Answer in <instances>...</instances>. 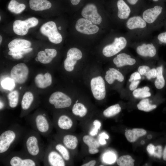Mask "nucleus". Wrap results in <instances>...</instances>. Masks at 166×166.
<instances>
[{
	"instance_id": "obj_25",
	"label": "nucleus",
	"mask_w": 166,
	"mask_h": 166,
	"mask_svg": "<svg viewBox=\"0 0 166 166\" xmlns=\"http://www.w3.org/2000/svg\"><path fill=\"white\" fill-rule=\"evenodd\" d=\"M82 140L84 143L88 146V151L90 154L93 155L99 152L98 148L100 144L97 140L89 135L84 136Z\"/></svg>"
},
{
	"instance_id": "obj_49",
	"label": "nucleus",
	"mask_w": 166,
	"mask_h": 166,
	"mask_svg": "<svg viewBox=\"0 0 166 166\" xmlns=\"http://www.w3.org/2000/svg\"><path fill=\"white\" fill-rule=\"evenodd\" d=\"M157 39L160 42L166 43V31L160 34L157 36Z\"/></svg>"
},
{
	"instance_id": "obj_44",
	"label": "nucleus",
	"mask_w": 166,
	"mask_h": 166,
	"mask_svg": "<svg viewBox=\"0 0 166 166\" xmlns=\"http://www.w3.org/2000/svg\"><path fill=\"white\" fill-rule=\"evenodd\" d=\"M145 76L149 80L156 77V69L153 68L150 69L146 73Z\"/></svg>"
},
{
	"instance_id": "obj_52",
	"label": "nucleus",
	"mask_w": 166,
	"mask_h": 166,
	"mask_svg": "<svg viewBox=\"0 0 166 166\" xmlns=\"http://www.w3.org/2000/svg\"><path fill=\"white\" fill-rule=\"evenodd\" d=\"M11 81L10 80H9L8 79H7L6 80H5L4 81V86L6 88H7V89H9V86L10 87V88L11 87H13L12 86H11Z\"/></svg>"
},
{
	"instance_id": "obj_54",
	"label": "nucleus",
	"mask_w": 166,
	"mask_h": 166,
	"mask_svg": "<svg viewBox=\"0 0 166 166\" xmlns=\"http://www.w3.org/2000/svg\"><path fill=\"white\" fill-rule=\"evenodd\" d=\"M138 0H127L128 2L132 5H134L136 3Z\"/></svg>"
},
{
	"instance_id": "obj_29",
	"label": "nucleus",
	"mask_w": 166,
	"mask_h": 166,
	"mask_svg": "<svg viewBox=\"0 0 166 166\" xmlns=\"http://www.w3.org/2000/svg\"><path fill=\"white\" fill-rule=\"evenodd\" d=\"M117 6L118 10V17L121 19H127L131 13V10L129 6L124 0H118L117 2Z\"/></svg>"
},
{
	"instance_id": "obj_31",
	"label": "nucleus",
	"mask_w": 166,
	"mask_h": 166,
	"mask_svg": "<svg viewBox=\"0 0 166 166\" xmlns=\"http://www.w3.org/2000/svg\"><path fill=\"white\" fill-rule=\"evenodd\" d=\"M87 109L83 104L77 102L73 105L72 112L73 114L80 117L85 116L87 113Z\"/></svg>"
},
{
	"instance_id": "obj_38",
	"label": "nucleus",
	"mask_w": 166,
	"mask_h": 166,
	"mask_svg": "<svg viewBox=\"0 0 166 166\" xmlns=\"http://www.w3.org/2000/svg\"><path fill=\"white\" fill-rule=\"evenodd\" d=\"M33 50L32 48L29 47L18 51H10L8 54L11 56L14 59L19 60L23 57L24 55L31 52Z\"/></svg>"
},
{
	"instance_id": "obj_47",
	"label": "nucleus",
	"mask_w": 166,
	"mask_h": 166,
	"mask_svg": "<svg viewBox=\"0 0 166 166\" xmlns=\"http://www.w3.org/2000/svg\"><path fill=\"white\" fill-rule=\"evenodd\" d=\"M44 51L49 56L52 58L55 57L57 54V51L54 49L47 48Z\"/></svg>"
},
{
	"instance_id": "obj_30",
	"label": "nucleus",
	"mask_w": 166,
	"mask_h": 166,
	"mask_svg": "<svg viewBox=\"0 0 166 166\" xmlns=\"http://www.w3.org/2000/svg\"><path fill=\"white\" fill-rule=\"evenodd\" d=\"M26 6L24 3H20L17 0H11L8 6V10L12 13L19 14L26 9Z\"/></svg>"
},
{
	"instance_id": "obj_21",
	"label": "nucleus",
	"mask_w": 166,
	"mask_h": 166,
	"mask_svg": "<svg viewBox=\"0 0 166 166\" xmlns=\"http://www.w3.org/2000/svg\"><path fill=\"white\" fill-rule=\"evenodd\" d=\"M113 62L117 67H121L126 65H132L136 62V60L126 53L119 54L113 59Z\"/></svg>"
},
{
	"instance_id": "obj_2",
	"label": "nucleus",
	"mask_w": 166,
	"mask_h": 166,
	"mask_svg": "<svg viewBox=\"0 0 166 166\" xmlns=\"http://www.w3.org/2000/svg\"><path fill=\"white\" fill-rule=\"evenodd\" d=\"M40 135L35 130H26L22 140L23 150L31 157L42 161L46 147Z\"/></svg>"
},
{
	"instance_id": "obj_3",
	"label": "nucleus",
	"mask_w": 166,
	"mask_h": 166,
	"mask_svg": "<svg viewBox=\"0 0 166 166\" xmlns=\"http://www.w3.org/2000/svg\"><path fill=\"white\" fill-rule=\"evenodd\" d=\"M25 117L26 121L32 129L45 137L48 138L50 136L53 124L45 112L38 110Z\"/></svg>"
},
{
	"instance_id": "obj_59",
	"label": "nucleus",
	"mask_w": 166,
	"mask_h": 166,
	"mask_svg": "<svg viewBox=\"0 0 166 166\" xmlns=\"http://www.w3.org/2000/svg\"><path fill=\"white\" fill-rule=\"evenodd\" d=\"M61 27L60 26L58 27V29L59 30H61Z\"/></svg>"
},
{
	"instance_id": "obj_8",
	"label": "nucleus",
	"mask_w": 166,
	"mask_h": 166,
	"mask_svg": "<svg viewBox=\"0 0 166 166\" xmlns=\"http://www.w3.org/2000/svg\"><path fill=\"white\" fill-rule=\"evenodd\" d=\"M41 33L48 38L49 41L54 44L60 43L62 37L58 31L56 23L52 21L47 22L43 24L40 28Z\"/></svg>"
},
{
	"instance_id": "obj_9",
	"label": "nucleus",
	"mask_w": 166,
	"mask_h": 166,
	"mask_svg": "<svg viewBox=\"0 0 166 166\" xmlns=\"http://www.w3.org/2000/svg\"><path fill=\"white\" fill-rule=\"evenodd\" d=\"M38 23V20L36 18L31 17L26 20H15L13 24V30L14 33L20 36L26 35L29 30L34 27Z\"/></svg>"
},
{
	"instance_id": "obj_51",
	"label": "nucleus",
	"mask_w": 166,
	"mask_h": 166,
	"mask_svg": "<svg viewBox=\"0 0 166 166\" xmlns=\"http://www.w3.org/2000/svg\"><path fill=\"white\" fill-rule=\"evenodd\" d=\"M97 162L95 160H92L88 162L82 164V166H94L96 164Z\"/></svg>"
},
{
	"instance_id": "obj_53",
	"label": "nucleus",
	"mask_w": 166,
	"mask_h": 166,
	"mask_svg": "<svg viewBox=\"0 0 166 166\" xmlns=\"http://www.w3.org/2000/svg\"><path fill=\"white\" fill-rule=\"evenodd\" d=\"M81 0H70L71 4L73 6L78 5L81 2Z\"/></svg>"
},
{
	"instance_id": "obj_14",
	"label": "nucleus",
	"mask_w": 166,
	"mask_h": 166,
	"mask_svg": "<svg viewBox=\"0 0 166 166\" xmlns=\"http://www.w3.org/2000/svg\"><path fill=\"white\" fill-rule=\"evenodd\" d=\"M52 137L62 144L69 151L75 150L78 144V139L74 135L66 132H58Z\"/></svg>"
},
{
	"instance_id": "obj_22",
	"label": "nucleus",
	"mask_w": 166,
	"mask_h": 166,
	"mask_svg": "<svg viewBox=\"0 0 166 166\" xmlns=\"http://www.w3.org/2000/svg\"><path fill=\"white\" fill-rule=\"evenodd\" d=\"M30 8L35 11H41L50 9L52 6L51 2L49 0H29Z\"/></svg>"
},
{
	"instance_id": "obj_37",
	"label": "nucleus",
	"mask_w": 166,
	"mask_h": 166,
	"mask_svg": "<svg viewBox=\"0 0 166 166\" xmlns=\"http://www.w3.org/2000/svg\"><path fill=\"white\" fill-rule=\"evenodd\" d=\"M134 161L130 156L126 155L120 156L117 159V162L120 166H133Z\"/></svg>"
},
{
	"instance_id": "obj_58",
	"label": "nucleus",
	"mask_w": 166,
	"mask_h": 166,
	"mask_svg": "<svg viewBox=\"0 0 166 166\" xmlns=\"http://www.w3.org/2000/svg\"><path fill=\"white\" fill-rule=\"evenodd\" d=\"M144 140H142L140 142L141 144L142 145L144 144Z\"/></svg>"
},
{
	"instance_id": "obj_5",
	"label": "nucleus",
	"mask_w": 166,
	"mask_h": 166,
	"mask_svg": "<svg viewBox=\"0 0 166 166\" xmlns=\"http://www.w3.org/2000/svg\"><path fill=\"white\" fill-rule=\"evenodd\" d=\"M45 166H65L67 163L50 144L46 147L42 161Z\"/></svg>"
},
{
	"instance_id": "obj_20",
	"label": "nucleus",
	"mask_w": 166,
	"mask_h": 166,
	"mask_svg": "<svg viewBox=\"0 0 166 166\" xmlns=\"http://www.w3.org/2000/svg\"><path fill=\"white\" fill-rule=\"evenodd\" d=\"M52 77L48 72L44 74L39 73L36 75L34 82L36 86L41 89H45L50 86L52 83Z\"/></svg>"
},
{
	"instance_id": "obj_46",
	"label": "nucleus",
	"mask_w": 166,
	"mask_h": 166,
	"mask_svg": "<svg viewBox=\"0 0 166 166\" xmlns=\"http://www.w3.org/2000/svg\"><path fill=\"white\" fill-rule=\"evenodd\" d=\"M109 138L108 135L105 132H103L100 135L99 142L101 145H105L106 144L105 139H108Z\"/></svg>"
},
{
	"instance_id": "obj_23",
	"label": "nucleus",
	"mask_w": 166,
	"mask_h": 166,
	"mask_svg": "<svg viewBox=\"0 0 166 166\" xmlns=\"http://www.w3.org/2000/svg\"><path fill=\"white\" fill-rule=\"evenodd\" d=\"M31 42L29 41L21 38L14 39L8 44L9 49L10 51H18L30 47Z\"/></svg>"
},
{
	"instance_id": "obj_27",
	"label": "nucleus",
	"mask_w": 166,
	"mask_h": 166,
	"mask_svg": "<svg viewBox=\"0 0 166 166\" xmlns=\"http://www.w3.org/2000/svg\"><path fill=\"white\" fill-rule=\"evenodd\" d=\"M146 22L140 16H134L129 18L126 22L127 27L130 30L143 28L147 25Z\"/></svg>"
},
{
	"instance_id": "obj_12",
	"label": "nucleus",
	"mask_w": 166,
	"mask_h": 166,
	"mask_svg": "<svg viewBox=\"0 0 166 166\" xmlns=\"http://www.w3.org/2000/svg\"><path fill=\"white\" fill-rule=\"evenodd\" d=\"M91 91L94 97L98 100L104 99L106 95L104 81L100 76L93 78L90 81Z\"/></svg>"
},
{
	"instance_id": "obj_60",
	"label": "nucleus",
	"mask_w": 166,
	"mask_h": 166,
	"mask_svg": "<svg viewBox=\"0 0 166 166\" xmlns=\"http://www.w3.org/2000/svg\"><path fill=\"white\" fill-rule=\"evenodd\" d=\"M154 1L156 2L158 1V0H153Z\"/></svg>"
},
{
	"instance_id": "obj_40",
	"label": "nucleus",
	"mask_w": 166,
	"mask_h": 166,
	"mask_svg": "<svg viewBox=\"0 0 166 166\" xmlns=\"http://www.w3.org/2000/svg\"><path fill=\"white\" fill-rule=\"evenodd\" d=\"M115 155L111 152L106 153L104 156V160L105 163L111 164L114 163L116 160Z\"/></svg>"
},
{
	"instance_id": "obj_61",
	"label": "nucleus",
	"mask_w": 166,
	"mask_h": 166,
	"mask_svg": "<svg viewBox=\"0 0 166 166\" xmlns=\"http://www.w3.org/2000/svg\"><path fill=\"white\" fill-rule=\"evenodd\" d=\"M0 20H1V16H0Z\"/></svg>"
},
{
	"instance_id": "obj_56",
	"label": "nucleus",
	"mask_w": 166,
	"mask_h": 166,
	"mask_svg": "<svg viewBox=\"0 0 166 166\" xmlns=\"http://www.w3.org/2000/svg\"><path fill=\"white\" fill-rule=\"evenodd\" d=\"M2 36H1V35H0V45L1 44V43L2 42Z\"/></svg>"
},
{
	"instance_id": "obj_7",
	"label": "nucleus",
	"mask_w": 166,
	"mask_h": 166,
	"mask_svg": "<svg viewBox=\"0 0 166 166\" xmlns=\"http://www.w3.org/2000/svg\"><path fill=\"white\" fill-rule=\"evenodd\" d=\"M52 121L53 126L59 132H67L70 131L74 124L72 118L65 113L54 114Z\"/></svg>"
},
{
	"instance_id": "obj_15",
	"label": "nucleus",
	"mask_w": 166,
	"mask_h": 166,
	"mask_svg": "<svg viewBox=\"0 0 166 166\" xmlns=\"http://www.w3.org/2000/svg\"><path fill=\"white\" fill-rule=\"evenodd\" d=\"M66 56V58L64 61V67L67 71L71 72L73 70L77 60L82 58V53L79 49L72 48L68 50Z\"/></svg>"
},
{
	"instance_id": "obj_48",
	"label": "nucleus",
	"mask_w": 166,
	"mask_h": 166,
	"mask_svg": "<svg viewBox=\"0 0 166 166\" xmlns=\"http://www.w3.org/2000/svg\"><path fill=\"white\" fill-rule=\"evenodd\" d=\"M140 82V80L133 81L131 82L129 86V89L131 91H133L136 89Z\"/></svg>"
},
{
	"instance_id": "obj_13",
	"label": "nucleus",
	"mask_w": 166,
	"mask_h": 166,
	"mask_svg": "<svg viewBox=\"0 0 166 166\" xmlns=\"http://www.w3.org/2000/svg\"><path fill=\"white\" fill-rule=\"evenodd\" d=\"M81 13L84 18L94 24H99L102 22V18L97 12V7L95 3H87L82 9Z\"/></svg>"
},
{
	"instance_id": "obj_36",
	"label": "nucleus",
	"mask_w": 166,
	"mask_h": 166,
	"mask_svg": "<svg viewBox=\"0 0 166 166\" xmlns=\"http://www.w3.org/2000/svg\"><path fill=\"white\" fill-rule=\"evenodd\" d=\"M137 106L139 110L148 112L156 108V105L150 104L148 99H144L141 100L137 104Z\"/></svg>"
},
{
	"instance_id": "obj_18",
	"label": "nucleus",
	"mask_w": 166,
	"mask_h": 166,
	"mask_svg": "<svg viewBox=\"0 0 166 166\" xmlns=\"http://www.w3.org/2000/svg\"><path fill=\"white\" fill-rule=\"evenodd\" d=\"M47 138L48 144L51 145L60 154L67 163H69L71 159L69 150L60 142L53 138V140L50 136Z\"/></svg>"
},
{
	"instance_id": "obj_39",
	"label": "nucleus",
	"mask_w": 166,
	"mask_h": 166,
	"mask_svg": "<svg viewBox=\"0 0 166 166\" xmlns=\"http://www.w3.org/2000/svg\"><path fill=\"white\" fill-rule=\"evenodd\" d=\"M37 57L40 63L43 64H47L50 63L53 58L49 56L45 51H39L37 54Z\"/></svg>"
},
{
	"instance_id": "obj_1",
	"label": "nucleus",
	"mask_w": 166,
	"mask_h": 166,
	"mask_svg": "<svg viewBox=\"0 0 166 166\" xmlns=\"http://www.w3.org/2000/svg\"><path fill=\"white\" fill-rule=\"evenodd\" d=\"M26 128L18 123L11 124L0 135V159L6 157L21 140L26 132Z\"/></svg>"
},
{
	"instance_id": "obj_16",
	"label": "nucleus",
	"mask_w": 166,
	"mask_h": 166,
	"mask_svg": "<svg viewBox=\"0 0 166 166\" xmlns=\"http://www.w3.org/2000/svg\"><path fill=\"white\" fill-rule=\"evenodd\" d=\"M93 23L92 22L86 18H80L76 23L75 28L78 32L83 34H95L98 31L99 28Z\"/></svg>"
},
{
	"instance_id": "obj_11",
	"label": "nucleus",
	"mask_w": 166,
	"mask_h": 166,
	"mask_svg": "<svg viewBox=\"0 0 166 166\" xmlns=\"http://www.w3.org/2000/svg\"><path fill=\"white\" fill-rule=\"evenodd\" d=\"M127 44V41L125 38H116L112 43L104 47L102 50L103 54L106 57L113 56L124 48Z\"/></svg>"
},
{
	"instance_id": "obj_50",
	"label": "nucleus",
	"mask_w": 166,
	"mask_h": 166,
	"mask_svg": "<svg viewBox=\"0 0 166 166\" xmlns=\"http://www.w3.org/2000/svg\"><path fill=\"white\" fill-rule=\"evenodd\" d=\"M155 146L150 144L148 145L147 147V150L151 156H153L155 149Z\"/></svg>"
},
{
	"instance_id": "obj_43",
	"label": "nucleus",
	"mask_w": 166,
	"mask_h": 166,
	"mask_svg": "<svg viewBox=\"0 0 166 166\" xmlns=\"http://www.w3.org/2000/svg\"><path fill=\"white\" fill-rule=\"evenodd\" d=\"M162 147L160 145L155 146L153 156L158 158H161L162 156Z\"/></svg>"
},
{
	"instance_id": "obj_26",
	"label": "nucleus",
	"mask_w": 166,
	"mask_h": 166,
	"mask_svg": "<svg viewBox=\"0 0 166 166\" xmlns=\"http://www.w3.org/2000/svg\"><path fill=\"white\" fill-rule=\"evenodd\" d=\"M105 78L106 81L109 84L113 83L116 80L120 82H122L124 79L123 75L114 68H110L106 72Z\"/></svg>"
},
{
	"instance_id": "obj_42",
	"label": "nucleus",
	"mask_w": 166,
	"mask_h": 166,
	"mask_svg": "<svg viewBox=\"0 0 166 166\" xmlns=\"http://www.w3.org/2000/svg\"><path fill=\"white\" fill-rule=\"evenodd\" d=\"M150 69V68L148 66L141 65L139 67L138 69V72L141 75H145Z\"/></svg>"
},
{
	"instance_id": "obj_32",
	"label": "nucleus",
	"mask_w": 166,
	"mask_h": 166,
	"mask_svg": "<svg viewBox=\"0 0 166 166\" xmlns=\"http://www.w3.org/2000/svg\"><path fill=\"white\" fill-rule=\"evenodd\" d=\"M156 76L155 81V85L158 89H161L164 86L165 81L163 75V67L160 66L156 69Z\"/></svg>"
},
{
	"instance_id": "obj_24",
	"label": "nucleus",
	"mask_w": 166,
	"mask_h": 166,
	"mask_svg": "<svg viewBox=\"0 0 166 166\" xmlns=\"http://www.w3.org/2000/svg\"><path fill=\"white\" fill-rule=\"evenodd\" d=\"M137 53L144 57H154L156 53L155 47L152 44H143L138 46L136 49Z\"/></svg>"
},
{
	"instance_id": "obj_17",
	"label": "nucleus",
	"mask_w": 166,
	"mask_h": 166,
	"mask_svg": "<svg viewBox=\"0 0 166 166\" xmlns=\"http://www.w3.org/2000/svg\"><path fill=\"white\" fill-rule=\"evenodd\" d=\"M35 97L33 94L30 91H27L23 95L21 101V112L20 118H22L28 115L34 105Z\"/></svg>"
},
{
	"instance_id": "obj_35",
	"label": "nucleus",
	"mask_w": 166,
	"mask_h": 166,
	"mask_svg": "<svg viewBox=\"0 0 166 166\" xmlns=\"http://www.w3.org/2000/svg\"><path fill=\"white\" fill-rule=\"evenodd\" d=\"M121 110V108L120 105L117 104L111 106L105 110L103 114L105 117H110L119 113Z\"/></svg>"
},
{
	"instance_id": "obj_45",
	"label": "nucleus",
	"mask_w": 166,
	"mask_h": 166,
	"mask_svg": "<svg viewBox=\"0 0 166 166\" xmlns=\"http://www.w3.org/2000/svg\"><path fill=\"white\" fill-rule=\"evenodd\" d=\"M141 79L140 74L138 72H136L131 74L129 79V81L131 82L133 81L140 80Z\"/></svg>"
},
{
	"instance_id": "obj_6",
	"label": "nucleus",
	"mask_w": 166,
	"mask_h": 166,
	"mask_svg": "<svg viewBox=\"0 0 166 166\" xmlns=\"http://www.w3.org/2000/svg\"><path fill=\"white\" fill-rule=\"evenodd\" d=\"M47 103L55 109H61L69 107L71 105V98L64 93L56 91L52 93L47 100Z\"/></svg>"
},
{
	"instance_id": "obj_19",
	"label": "nucleus",
	"mask_w": 166,
	"mask_h": 166,
	"mask_svg": "<svg viewBox=\"0 0 166 166\" xmlns=\"http://www.w3.org/2000/svg\"><path fill=\"white\" fill-rule=\"evenodd\" d=\"M163 8L159 6L147 9L143 13V18L147 23H153L160 14Z\"/></svg>"
},
{
	"instance_id": "obj_57",
	"label": "nucleus",
	"mask_w": 166,
	"mask_h": 166,
	"mask_svg": "<svg viewBox=\"0 0 166 166\" xmlns=\"http://www.w3.org/2000/svg\"><path fill=\"white\" fill-rule=\"evenodd\" d=\"M147 137H148V139H150L152 138V136L151 135H148Z\"/></svg>"
},
{
	"instance_id": "obj_34",
	"label": "nucleus",
	"mask_w": 166,
	"mask_h": 166,
	"mask_svg": "<svg viewBox=\"0 0 166 166\" xmlns=\"http://www.w3.org/2000/svg\"><path fill=\"white\" fill-rule=\"evenodd\" d=\"M8 104L11 108H14L18 105L19 100L18 92L17 90L12 91L8 95Z\"/></svg>"
},
{
	"instance_id": "obj_41",
	"label": "nucleus",
	"mask_w": 166,
	"mask_h": 166,
	"mask_svg": "<svg viewBox=\"0 0 166 166\" xmlns=\"http://www.w3.org/2000/svg\"><path fill=\"white\" fill-rule=\"evenodd\" d=\"M93 124L94 127L89 133L90 135L92 136H96L97 134L101 125V122L97 120H94Z\"/></svg>"
},
{
	"instance_id": "obj_10",
	"label": "nucleus",
	"mask_w": 166,
	"mask_h": 166,
	"mask_svg": "<svg viewBox=\"0 0 166 166\" xmlns=\"http://www.w3.org/2000/svg\"><path fill=\"white\" fill-rule=\"evenodd\" d=\"M29 74V69L24 63H18L12 68L10 74L12 79L17 84H22L27 80Z\"/></svg>"
},
{
	"instance_id": "obj_28",
	"label": "nucleus",
	"mask_w": 166,
	"mask_h": 166,
	"mask_svg": "<svg viewBox=\"0 0 166 166\" xmlns=\"http://www.w3.org/2000/svg\"><path fill=\"white\" fill-rule=\"evenodd\" d=\"M146 131L142 128H134L125 131V135L128 141L133 142L136 141L140 137L145 135Z\"/></svg>"
},
{
	"instance_id": "obj_4",
	"label": "nucleus",
	"mask_w": 166,
	"mask_h": 166,
	"mask_svg": "<svg viewBox=\"0 0 166 166\" xmlns=\"http://www.w3.org/2000/svg\"><path fill=\"white\" fill-rule=\"evenodd\" d=\"M0 160L4 165L7 166L40 165L39 161L30 156L23 150L12 151Z\"/></svg>"
},
{
	"instance_id": "obj_55",
	"label": "nucleus",
	"mask_w": 166,
	"mask_h": 166,
	"mask_svg": "<svg viewBox=\"0 0 166 166\" xmlns=\"http://www.w3.org/2000/svg\"><path fill=\"white\" fill-rule=\"evenodd\" d=\"M163 159L164 160L166 161V146H165L163 151Z\"/></svg>"
},
{
	"instance_id": "obj_33",
	"label": "nucleus",
	"mask_w": 166,
	"mask_h": 166,
	"mask_svg": "<svg viewBox=\"0 0 166 166\" xmlns=\"http://www.w3.org/2000/svg\"><path fill=\"white\" fill-rule=\"evenodd\" d=\"M149 88L145 86L142 88L136 89L133 91L132 94L136 98H144L151 96V94L149 92Z\"/></svg>"
}]
</instances>
